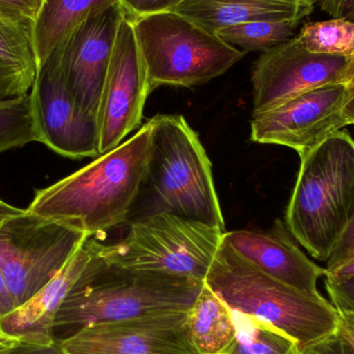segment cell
I'll return each instance as SVG.
<instances>
[{
    "mask_svg": "<svg viewBox=\"0 0 354 354\" xmlns=\"http://www.w3.org/2000/svg\"><path fill=\"white\" fill-rule=\"evenodd\" d=\"M153 120L128 140L62 180L35 192L27 210L93 237L126 222L147 181Z\"/></svg>",
    "mask_w": 354,
    "mask_h": 354,
    "instance_id": "1",
    "label": "cell"
},
{
    "mask_svg": "<svg viewBox=\"0 0 354 354\" xmlns=\"http://www.w3.org/2000/svg\"><path fill=\"white\" fill-rule=\"evenodd\" d=\"M91 251V261L56 315L54 330L66 328V337L95 324L189 311L204 285L196 279L112 266Z\"/></svg>",
    "mask_w": 354,
    "mask_h": 354,
    "instance_id": "2",
    "label": "cell"
},
{
    "mask_svg": "<svg viewBox=\"0 0 354 354\" xmlns=\"http://www.w3.org/2000/svg\"><path fill=\"white\" fill-rule=\"evenodd\" d=\"M204 283L233 311L272 324L299 351L336 333L339 314L319 292L289 286L256 268L223 241Z\"/></svg>",
    "mask_w": 354,
    "mask_h": 354,
    "instance_id": "3",
    "label": "cell"
},
{
    "mask_svg": "<svg viewBox=\"0 0 354 354\" xmlns=\"http://www.w3.org/2000/svg\"><path fill=\"white\" fill-rule=\"evenodd\" d=\"M299 158L286 226L312 257L326 262L354 212V139L339 131Z\"/></svg>",
    "mask_w": 354,
    "mask_h": 354,
    "instance_id": "4",
    "label": "cell"
},
{
    "mask_svg": "<svg viewBox=\"0 0 354 354\" xmlns=\"http://www.w3.org/2000/svg\"><path fill=\"white\" fill-rule=\"evenodd\" d=\"M151 120L147 179L157 197L156 212H169L226 232L212 163L197 133L183 115H157Z\"/></svg>",
    "mask_w": 354,
    "mask_h": 354,
    "instance_id": "5",
    "label": "cell"
},
{
    "mask_svg": "<svg viewBox=\"0 0 354 354\" xmlns=\"http://www.w3.org/2000/svg\"><path fill=\"white\" fill-rule=\"evenodd\" d=\"M225 231L169 212H153L131 224L118 243H99L91 249L112 266L162 272L204 281L220 248Z\"/></svg>",
    "mask_w": 354,
    "mask_h": 354,
    "instance_id": "6",
    "label": "cell"
},
{
    "mask_svg": "<svg viewBox=\"0 0 354 354\" xmlns=\"http://www.w3.org/2000/svg\"><path fill=\"white\" fill-rule=\"evenodd\" d=\"M132 21L153 91L162 85L204 84L226 73L247 54L174 12Z\"/></svg>",
    "mask_w": 354,
    "mask_h": 354,
    "instance_id": "7",
    "label": "cell"
},
{
    "mask_svg": "<svg viewBox=\"0 0 354 354\" xmlns=\"http://www.w3.org/2000/svg\"><path fill=\"white\" fill-rule=\"evenodd\" d=\"M27 209L0 224V270L17 307L49 283L89 239Z\"/></svg>",
    "mask_w": 354,
    "mask_h": 354,
    "instance_id": "8",
    "label": "cell"
},
{
    "mask_svg": "<svg viewBox=\"0 0 354 354\" xmlns=\"http://www.w3.org/2000/svg\"><path fill=\"white\" fill-rule=\"evenodd\" d=\"M351 58L313 53L297 35L263 52L252 73V115L319 87L345 83Z\"/></svg>",
    "mask_w": 354,
    "mask_h": 354,
    "instance_id": "9",
    "label": "cell"
},
{
    "mask_svg": "<svg viewBox=\"0 0 354 354\" xmlns=\"http://www.w3.org/2000/svg\"><path fill=\"white\" fill-rule=\"evenodd\" d=\"M353 91L346 83L326 85L252 115L251 139L290 147L301 157L348 126L344 108Z\"/></svg>",
    "mask_w": 354,
    "mask_h": 354,
    "instance_id": "10",
    "label": "cell"
},
{
    "mask_svg": "<svg viewBox=\"0 0 354 354\" xmlns=\"http://www.w3.org/2000/svg\"><path fill=\"white\" fill-rule=\"evenodd\" d=\"M151 91L132 19L124 15L97 110L100 156L122 145L140 126L145 102Z\"/></svg>",
    "mask_w": 354,
    "mask_h": 354,
    "instance_id": "11",
    "label": "cell"
},
{
    "mask_svg": "<svg viewBox=\"0 0 354 354\" xmlns=\"http://www.w3.org/2000/svg\"><path fill=\"white\" fill-rule=\"evenodd\" d=\"M29 97L39 142L71 159L100 157L97 120L75 102L62 73L59 48L39 68Z\"/></svg>",
    "mask_w": 354,
    "mask_h": 354,
    "instance_id": "12",
    "label": "cell"
},
{
    "mask_svg": "<svg viewBox=\"0 0 354 354\" xmlns=\"http://www.w3.org/2000/svg\"><path fill=\"white\" fill-rule=\"evenodd\" d=\"M187 312L95 324L57 342L66 354H198L187 332Z\"/></svg>",
    "mask_w": 354,
    "mask_h": 354,
    "instance_id": "13",
    "label": "cell"
},
{
    "mask_svg": "<svg viewBox=\"0 0 354 354\" xmlns=\"http://www.w3.org/2000/svg\"><path fill=\"white\" fill-rule=\"evenodd\" d=\"M124 15L118 2L83 21L58 46L68 89L81 111L95 120L118 27Z\"/></svg>",
    "mask_w": 354,
    "mask_h": 354,
    "instance_id": "14",
    "label": "cell"
},
{
    "mask_svg": "<svg viewBox=\"0 0 354 354\" xmlns=\"http://www.w3.org/2000/svg\"><path fill=\"white\" fill-rule=\"evenodd\" d=\"M223 241L272 278L306 292H319L318 280L326 277V268L309 259L279 218L268 230L225 232Z\"/></svg>",
    "mask_w": 354,
    "mask_h": 354,
    "instance_id": "15",
    "label": "cell"
},
{
    "mask_svg": "<svg viewBox=\"0 0 354 354\" xmlns=\"http://www.w3.org/2000/svg\"><path fill=\"white\" fill-rule=\"evenodd\" d=\"M91 257L93 251L86 241L49 283L0 322L2 328L35 345L55 343L53 333L56 315Z\"/></svg>",
    "mask_w": 354,
    "mask_h": 354,
    "instance_id": "16",
    "label": "cell"
},
{
    "mask_svg": "<svg viewBox=\"0 0 354 354\" xmlns=\"http://www.w3.org/2000/svg\"><path fill=\"white\" fill-rule=\"evenodd\" d=\"M314 8V0H183L171 12L216 35L224 27L243 23L301 20Z\"/></svg>",
    "mask_w": 354,
    "mask_h": 354,
    "instance_id": "17",
    "label": "cell"
},
{
    "mask_svg": "<svg viewBox=\"0 0 354 354\" xmlns=\"http://www.w3.org/2000/svg\"><path fill=\"white\" fill-rule=\"evenodd\" d=\"M32 27L0 18V101L29 95L37 72Z\"/></svg>",
    "mask_w": 354,
    "mask_h": 354,
    "instance_id": "18",
    "label": "cell"
},
{
    "mask_svg": "<svg viewBox=\"0 0 354 354\" xmlns=\"http://www.w3.org/2000/svg\"><path fill=\"white\" fill-rule=\"evenodd\" d=\"M118 2L120 0H45L32 29L39 68L83 21Z\"/></svg>",
    "mask_w": 354,
    "mask_h": 354,
    "instance_id": "19",
    "label": "cell"
},
{
    "mask_svg": "<svg viewBox=\"0 0 354 354\" xmlns=\"http://www.w3.org/2000/svg\"><path fill=\"white\" fill-rule=\"evenodd\" d=\"M187 328L198 354H223L236 333L230 308L204 283L187 312Z\"/></svg>",
    "mask_w": 354,
    "mask_h": 354,
    "instance_id": "20",
    "label": "cell"
},
{
    "mask_svg": "<svg viewBox=\"0 0 354 354\" xmlns=\"http://www.w3.org/2000/svg\"><path fill=\"white\" fill-rule=\"evenodd\" d=\"M231 311L236 333L223 354H299L297 343L280 328L249 314Z\"/></svg>",
    "mask_w": 354,
    "mask_h": 354,
    "instance_id": "21",
    "label": "cell"
},
{
    "mask_svg": "<svg viewBox=\"0 0 354 354\" xmlns=\"http://www.w3.org/2000/svg\"><path fill=\"white\" fill-rule=\"evenodd\" d=\"M301 20L256 21L224 27L216 33L223 41L241 51H268L295 37Z\"/></svg>",
    "mask_w": 354,
    "mask_h": 354,
    "instance_id": "22",
    "label": "cell"
},
{
    "mask_svg": "<svg viewBox=\"0 0 354 354\" xmlns=\"http://www.w3.org/2000/svg\"><path fill=\"white\" fill-rule=\"evenodd\" d=\"M297 37L313 53L354 57V21L348 19L307 23Z\"/></svg>",
    "mask_w": 354,
    "mask_h": 354,
    "instance_id": "23",
    "label": "cell"
},
{
    "mask_svg": "<svg viewBox=\"0 0 354 354\" xmlns=\"http://www.w3.org/2000/svg\"><path fill=\"white\" fill-rule=\"evenodd\" d=\"M39 141L29 95L0 101V155Z\"/></svg>",
    "mask_w": 354,
    "mask_h": 354,
    "instance_id": "24",
    "label": "cell"
},
{
    "mask_svg": "<svg viewBox=\"0 0 354 354\" xmlns=\"http://www.w3.org/2000/svg\"><path fill=\"white\" fill-rule=\"evenodd\" d=\"M44 2L45 0H0V18L33 28Z\"/></svg>",
    "mask_w": 354,
    "mask_h": 354,
    "instance_id": "25",
    "label": "cell"
},
{
    "mask_svg": "<svg viewBox=\"0 0 354 354\" xmlns=\"http://www.w3.org/2000/svg\"><path fill=\"white\" fill-rule=\"evenodd\" d=\"M181 1L183 0H120V3L127 16L135 20L160 12H171Z\"/></svg>",
    "mask_w": 354,
    "mask_h": 354,
    "instance_id": "26",
    "label": "cell"
},
{
    "mask_svg": "<svg viewBox=\"0 0 354 354\" xmlns=\"http://www.w3.org/2000/svg\"><path fill=\"white\" fill-rule=\"evenodd\" d=\"M330 303L337 311H348L354 313V277L342 280L324 281Z\"/></svg>",
    "mask_w": 354,
    "mask_h": 354,
    "instance_id": "27",
    "label": "cell"
},
{
    "mask_svg": "<svg viewBox=\"0 0 354 354\" xmlns=\"http://www.w3.org/2000/svg\"><path fill=\"white\" fill-rule=\"evenodd\" d=\"M354 259V212L343 233L340 241L337 243L330 259L326 261V272L336 270L343 264Z\"/></svg>",
    "mask_w": 354,
    "mask_h": 354,
    "instance_id": "28",
    "label": "cell"
},
{
    "mask_svg": "<svg viewBox=\"0 0 354 354\" xmlns=\"http://www.w3.org/2000/svg\"><path fill=\"white\" fill-rule=\"evenodd\" d=\"M315 6L334 18L354 21V0H314Z\"/></svg>",
    "mask_w": 354,
    "mask_h": 354,
    "instance_id": "29",
    "label": "cell"
},
{
    "mask_svg": "<svg viewBox=\"0 0 354 354\" xmlns=\"http://www.w3.org/2000/svg\"><path fill=\"white\" fill-rule=\"evenodd\" d=\"M339 319L335 336L354 354V313L338 311Z\"/></svg>",
    "mask_w": 354,
    "mask_h": 354,
    "instance_id": "30",
    "label": "cell"
},
{
    "mask_svg": "<svg viewBox=\"0 0 354 354\" xmlns=\"http://www.w3.org/2000/svg\"><path fill=\"white\" fill-rule=\"evenodd\" d=\"M299 354H353L341 342L335 335L328 337L326 340L320 341L317 344L312 345Z\"/></svg>",
    "mask_w": 354,
    "mask_h": 354,
    "instance_id": "31",
    "label": "cell"
},
{
    "mask_svg": "<svg viewBox=\"0 0 354 354\" xmlns=\"http://www.w3.org/2000/svg\"><path fill=\"white\" fill-rule=\"evenodd\" d=\"M8 354H66L57 341L51 345L23 344Z\"/></svg>",
    "mask_w": 354,
    "mask_h": 354,
    "instance_id": "32",
    "label": "cell"
},
{
    "mask_svg": "<svg viewBox=\"0 0 354 354\" xmlns=\"http://www.w3.org/2000/svg\"><path fill=\"white\" fill-rule=\"evenodd\" d=\"M16 308V303L8 290L3 274L0 270V322Z\"/></svg>",
    "mask_w": 354,
    "mask_h": 354,
    "instance_id": "33",
    "label": "cell"
},
{
    "mask_svg": "<svg viewBox=\"0 0 354 354\" xmlns=\"http://www.w3.org/2000/svg\"><path fill=\"white\" fill-rule=\"evenodd\" d=\"M23 344H32V343L23 337L8 334L0 326V354H8Z\"/></svg>",
    "mask_w": 354,
    "mask_h": 354,
    "instance_id": "34",
    "label": "cell"
},
{
    "mask_svg": "<svg viewBox=\"0 0 354 354\" xmlns=\"http://www.w3.org/2000/svg\"><path fill=\"white\" fill-rule=\"evenodd\" d=\"M351 277H354V259L343 264L336 270L326 272L324 278L330 279V280H342V279L351 278Z\"/></svg>",
    "mask_w": 354,
    "mask_h": 354,
    "instance_id": "35",
    "label": "cell"
},
{
    "mask_svg": "<svg viewBox=\"0 0 354 354\" xmlns=\"http://www.w3.org/2000/svg\"><path fill=\"white\" fill-rule=\"evenodd\" d=\"M24 209L21 208L15 207V206L10 205V204L6 203L3 200L0 199V224L6 218H10V216H16V214H21Z\"/></svg>",
    "mask_w": 354,
    "mask_h": 354,
    "instance_id": "36",
    "label": "cell"
},
{
    "mask_svg": "<svg viewBox=\"0 0 354 354\" xmlns=\"http://www.w3.org/2000/svg\"><path fill=\"white\" fill-rule=\"evenodd\" d=\"M353 88V95H351V99L348 100L344 108V116L348 126L349 124H354V87Z\"/></svg>",
    "mask_w": 354,
    "mask_h": 354,
    "instance_id": "37",
    "label": "cell"
},
{
    "mask_svg": "<svg viewBox=\"0 0 354 354\" xmlns=\"http://www.w3.org/2000/svg\"><path fill=\"white\" fill-rule=\"evenodd\" d=\"M345 83L349 85V86L354 87V57L351 58V64H349L348 71H347Z\"/></svg>",
    "mask_w": 354,
    "mask_h": 354,
    "instance_id": "38",
    "label": "cell"
}]
</instances>
